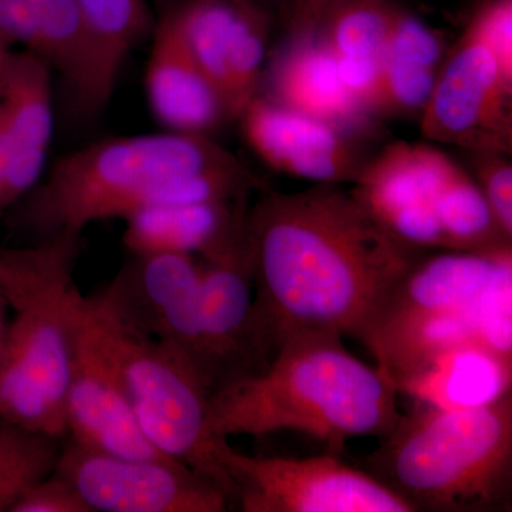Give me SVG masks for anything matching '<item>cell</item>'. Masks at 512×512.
I'll return each instance as SVG.
<instances>
[{"label":"cell","mask_w":512,"mask_h":512,"mask_svg":"<svg viewBox=\"0 0 512 512\" xmlns=\"http://www.w3.org/2000/svg\"><path fill=\"white\" fill-rule=\"evenodd\" d=\"M332 0H285L291 40L315 36L323 12Z\"/></svg>","instance_id":"cell-31"},{"label":"cell","mask_w":512,"mask_h":512,"mask_svg":"<svg viewBox=\"0 0 512 512\" xmlns=\"http://www.w3.org/2000/svg\"><path fill=\"white\" fill-rule=\"evenodd\" d=\"M271 100L353 136L370 134L373 117L343 82L338 64L318 37L291 40L272 69Z\"/></svg>","instance_id":"cell-19"},{"label":"cell","mask_w":512,"mask_h":512,"mask_svg":"<svg viewBox=\"0 0 512 512\" xmlns=\"http://www.w3.org/2000/svg\"><path fill=\"white\" fill-rule=\"evenodd\" d=\"M9 150L6 140L5 123H3L2 111H0V217L8 210L5 201L6 177H8Z\"/></svg>","instance_id":"cell-32"},{"label":"cell","mask_w":512,"mask_h":512,"mask_svg":"<svg viewBox=\"0 0 512 512\" xmlns=\"http://www.w3.org/2000/svg\"><path fill=\"white\" fill-rule=\"evenodd\" d=\"M52 67L36 53L9 52L0 66V111L8 140V210L42 178L52 143Z\"/></svg>","instance_id":"cell-16"},{"label":"cell","mask_w":512,"mask_h":512,"mask_svg":"<svg viewBox=\"0 0 512 512\" xmlns=\"http://www.w3.org/2000/svg\"><path fill=\"white\" fill-rule=\"evenodd\" d=\"M247 167L210 136L174 133L107 138L56 161L26 195L19 224L37 239L80 232L146 207L163 184Z\"/></svg>","instance_id":"cell-5"},{"label":"cell","mask_w":512,"mask_h":512,"mask_svg":"<svg viewBox=\"0 0 512 512\" xmlns=\"http://www.w3.org/2000/svg\"><path fill=\"white\" fill-rule=\"evenodd\" d=\"M466 33L490 50L501 72L512 80V0H485Z\"/></svg>","instance_id":"cell-28"},{"label":"cell","mask_w":512,"mask_h":512,"mask_svg":"<svg viewBox=\"0 0 512 512\" xmlns=\"http://www.w3.org/2000/svg\"><path fill=\"white\" fill-rule=\"evenodd\" d=\"M365 471L414 512L511 511L512 392L467 409L417 407Z\"/></svg>","instance_id":"cell-4"},{"label":"cell","mask_w":512,"mask_h":512,"mask_svg":"<svg viewBox=\"0 0 512 512\" xmlns=\"http://www.w3.org/2000/svg\"><path fill=\"white\" fill-rule=\"evenodd\" d=\"M247 235L255 312L269 359L306 333L359 339L414 259L353 192L336 184L256 192ZM271 362V360H269Z\"/></svg>","instance_id":"cell-1"},{"label":"cell","mask_w":512,"mask_h":512,"mask_svg":"<svg viewBox=\"0 0 512 512\" xmlns=\"http://www.w3.org/2000/svg\"><path fill=\"white\" fill-rule=\"evenodd\" d=\"M12 512H92L66 478L53 471L30 487Z\"/></svg>","instance_id":"cell-29"},{"label":"cell","mask_w":512,"mask_h":512,"mask_svg":"<svg viewBox=\"0 0 512 512\" xmlns=\"http://www.w3.org/2000/svg\"><path fill=\"white\" fill-rule=\"evenodd\" d=\"M9 52V47L3 45V43L0 42V66H2L3 62H5L6 56H8Z\"/></svg>","instance_id":"cell-34"},{"label":"cell","mask_w":512,"mask_h":512,"mask_svg":"<svg viewBox=\"0 0 512 512\" xmlns=\"http://www.w3.org/2000/svg\"><path fill=\"white\" fill-rule=\"evenodd\" d=\"M512 362L477 343L460 346L431 360L396 384L419 406L467 409L494 402L511 392Z\"/></svg>","instance_id":"cell-20"},{"label":"cell","mask_w":512,"mask_h":512,"mask_svg":"<svg viewBox=\"0 0 512 512\" xmlns=\"http://www.w3.org/2000/svg\"><path fill=\"white\" fill-rule=\"evenodd\" d=\"M511 295L512 264L490 282L454 256H427L400 276L357 340L394 387L470 343L512 360Z\"/></svg>","instance_id":"cell-6"},{"label":"cell","mask_w":512,"mask_h":512,"mask_svg":"<svg viewBox=\"0 0 512 512\" xmlns=\"http://www.w3.org/2000/svg\"><path fill=\"white\" fill-rule=\"evenodd\" d=\"M255 2L261 3V5H264L265 8H268L269 2H271V0H255Z\"/></svg>","instance_id":"cell-35"},{"label":"cell","mask_w":512,"mask_h":512,"mask_svg":"<svg viewBox=\"0 0 512 512\" xmlns=\"http://www.w3.org/2000/svg\"><path fill=\"white\" fill-rule=\"evenodd\" d=\"M511 99L512 80L490 50L464 32L437 73L421 134L468 153L510 154Z\"/></svg>","instance_id":"cell-11"},{"label":"cell","mask_w":512,"mask_h":512,"mask_svg":"<svg viewBox=\"0 0 512 512\" xmlns=\"http://www.w3.org/2000/svg\"><path fill=\"white\" fill-rule=\"evenodd\" d=\"M200 325L214 392L268 366L271 359L255 312L249 244L217 261H202Z\"/></svg>","instance_id":"cell-14"},{"label":"cell","mask_w":512,"mask_h":512,"mask_svg":"<svg viewBox=\"0 0 512 512\" xmlns=\"http://www.w3.org/2000/svg\"><path fill=\"white\" fill-rule=\"evenodd\" d=\"M439 70L419 64L383 60L366 97L372 117H410L423 113Z\"/></svg>","instance_id":"cell-25"},{"label":"cell","mask_w":512,"mask_h":512,"mask_svg":"<svg viewBox=\"0 0 512 512\" xmlns=\"http://www.w3.org/2000/svg\"><path fill=\"white\" fill-rule=\"evenodd\" d=\"M144 83L151 113L167 131L210 136L229 120L221 94L202 72L165 5L154 25Z\"/></svg>","instance_id":"cell-17"},{"label":"cell","mask_w":512,"mask_h":512,"mask_svg":"<svg viewBox=\"0 0 512 512\" xmlns=\"http://www.w3.org/2000/svg\"><path fill=\"white\" fill-rule=\"evenodd\" d=\"M99 295L109 312L128 400L141 433L165 457L220 485L235 504L234 487L221 460L228 440L215 436L210 427V383L190 357L130 328L103 293Z\"/></svg>","instance_id":"cell-7"},{"label":"cell","mask_w":512,"mask_h":512,"mask_svg":"<svg viewBox=\"0 0 512 512\" xmlns=\"http://www.w3.org/2000/svg\"><path fill=\"white\" fill-rule=\"evenodd\" d=\"M444 42L436 30L396 5L390 20L383 60L419 64L439 70Z\"/></svg>","instance_id":"cell-26"},{"label":"cell","mask_w":512,"mask_h":512,"mask_svg":"<svg viewBox=\"0 0 512 512\" xmlns=\"http://www.w3.org/2000/svg\"><path fill=\"white\" fill-rule=\"evenodd\" d=\"M62 440L0 416V512L12 511L22 495L55 471Z\"/></svg>","instance_id":"cell-24"},{"label":"cell","mask_w":512,"mask_h":512,"mask_svg":"<svg viewBox=\"0 0 512 512\" xmlns=\"http://www.w3.org/2000/svg\"><path fill=\"white\" fill-rule=\"evenodd\" d=\"M80 232L26 248L0 247V299L15 312L0 359V416L23 429L66 439Z\"/></svg>","instance_id":"cell-3"},{"label":"cell","mask_w":512,"mask_h":512,"mask_svg":"<svg viewBox=\"0 0 512 512\" xmlns=\"http://www.w3.org/2000/svg\"><path fill=\"white\" fill-rule=\"evenodd\" d=\"M66 424L70 440L94 450L130 458H168L138 427L109 312L99 293L82 295L74 316Z\"/></svg>","instance_id":"cell-9"},{"label":"cell","mask_w":512,"mask_h":512,"mask_svg":"<svg viewBox=\"0 0 512 512\" xmlns=\"http://www.w3.org/2000/svg\"><path fill=\"white\" fill-rule=\"evenodd\" d=\"M35 13L45 60L62 74L77 109L101 110L97 96L92 36L77 0H26Z\"/></svg>","instance_id":"cell-22"},{"label":"cell","mask_w":512,"mask_h":512,"mask_svg":"<svg viewBox=\"0 0 512 512\" xmlns=\"http://www.w3.org/2000/svg\"><path fill=\"white\" fill-rule=\"evenodd\" d=\"M471 163L498 227L512 241V165L507 154L471 153Z\"/></svg>","instance_id":"cell-27"},{"label":"cell","mask_w":512,"mask_h":512,"mask_svg":"<svg viewBox=\"0 0 512 512\" xmlns=\"http://www.w3.org/2000/svg\"><path fill=\"white\" fill-rule=\"evenodd\" d=\"M202 261L185 254H130L103 293L130 328L180 350L200 369L214 392L202 346Z\"/></svg>","instance_id":"cell-12"},{"label":"cell","mask_w":512,"mask_h":512,"mask_svg":"<svg viewBox=\"0 0 512 512\" xmlns=\"http://www.w3.org/2000/svg\"><path fill=\"white\" fill-rule=\"evenodd\" d=\"M3 306H5V303L0 299V359H2L3 348H5L6 330H8V322H6Z\"/></svg>","instance_id":"cell-33"},{"label":"cell","mask_w":512,"mask_h":512,"mask_svg":"<svg viewBox=\"0 0 512 512\" xmlns=\"http://www.w3.org/2000/svg\"><path fill=\"white\" fill-rule=\"evenodd\" d=\"M0 42L20 46L45 59V46L35 13L26 0H0Z\"/></svg>","instance_id":"cell-30"},{"label":"cell","mask_w":512,"mask_h":512,"mask_svg":"<svg viewBox=\"0 0 512 512\" xmlns=\"http://www.w3.org/2000/svg\"><path fill=\"white\" fill-rule=\"evenodd\" d=\"M92 512H227L220 485L171 458H130L70 440L55 468Z\"/></svg>","instance_id":"cell-10"},{"label":"cell","mask_w":512,"mask_h":512,"mask_svg":"<svg viewBox=\"0 0 512 512\" xmlns=\"http://www.w3.org/2000/svg\"><path fill=\"white\" fill-rule=\"evenodd\" d=\"M221 460L244 512H414L382 481L335 454L252 457L227 441Z\"/></svg>","instance_id":"cell-8"},{"label":"cell","mask_w":512,"mask_h":512,"mask_svg":"<svg viewBox=\"0 0 512 512\" xmlns=\"http://www.w3.org/2000/svg\"><path fill=\"white\" fill-rule=\"evenodd\" d=\"M248 146L269 167L316 184H353L367 163L359 137L256 96L239 114Z\"/></svg>","instance_id":"cell-15"},{"label":"cell","mask_w":512,"mask_h":512,"mask_svg":"<svg viewBox=\"0 0 512 512\" xmlns=\"http://www.w3.org/2000/svg\"><path fill=\"white\" fill-rule=\"evenodd\" d=\"M447 154L394 141L367 161L350 191L400 242L417 252L447 251L440 224Z\"/></svg>","instance_id":"cell-13"},{"label":"cell","mask_w":512,"mask_h":512,"mask_svg":"<svg viewBox=\"0 0 512 512\" xmlns=\"http://www.w3.org/2000/svg\"><path fill=\"white\" fill-rule=\"evenodd\" d=\"M394 8L392 0H332L316 29L343 82L363 106L382 66Z\"/></svg>","instance_id":"cell-21"},{"label":"cell","mask_w":512,"mask_h":512,"mask_svg":"<svg viewBox=\"0 0 512 512\" xmlns=\"http://www.w3.org/2000/svg\"><path fill=\"white\" fill-rule=\"evenodd\" d=\"M342 338L295 336L264 370L215 390L212 433L228 440L296 431L336 450L357 437L386 439L402 417L399 393L383 370L357 359Z\"/></svg>","instance_id":"cell-2"},{"label":"cell","mask_w":512,"mask_h":512,"mask_svg":"<svg viewBox=\"0 0 512 512\" xmlns=\"http://www.w3.org/2000/svg\"><path fill=\"white\" fill-rule=\"evenodd\" d=\"M249 200L140 208L124 218L130 254H185L217 261L248 244Z\"/></svg>","instance_id":"cell-18"},{"label":"cell","mask_w":512,"mask_h":512,"mask_svg":"<svg viewBox=\"0 0 512 512\" xmlns=\"http://www.w3.org/2000/svg\"><path fill=\"white\" fill-rule=\"evenodd\" d=\"M92 36L97 96L109 103L127 57L151 28L147 0H77Z\"/></svg>","instance_id":"cell-23"}]
</instances>
